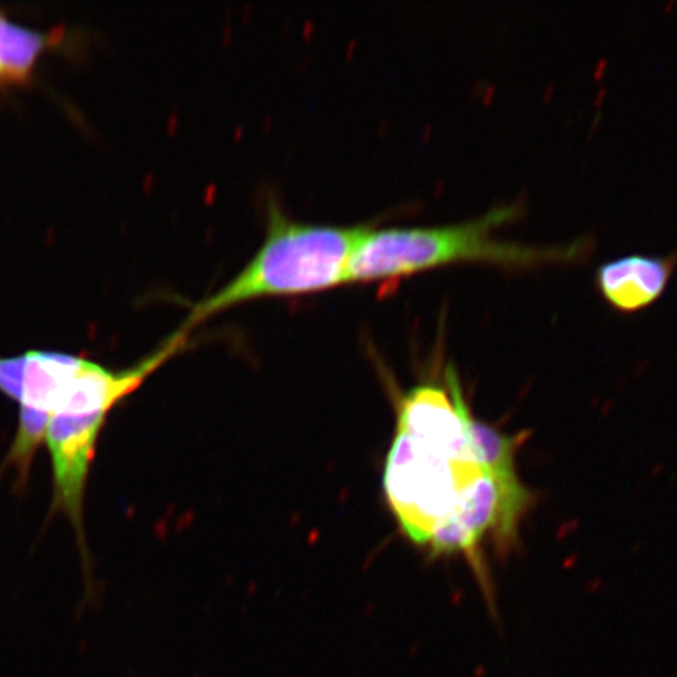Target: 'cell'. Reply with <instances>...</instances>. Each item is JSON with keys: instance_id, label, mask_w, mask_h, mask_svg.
I'll return each mask as SVG.
<instances>
[{"instance_id": "2", "label": "cell", "mask_w": 677, "mask_h": 677, "mask_svg": "<svg viewBox=\"0 0 677 677\" xmlns=\"http://www.w3.org/2000/svg\"><path fill=\"white\" fill-rule=\"evenodd\" d=\"M519 215V207L510 204L458 224L381 229L367 226L351 254L349 284L389 282L456 264L531 268L574 262L589 250L582 240L541 248L497 240L496 229Z\"/></svg>"}, {"instance_id": "1", "label": "cell", "mask_w": 677, "mask_h": 677, "mask_svg": "<svg viewBox=\"0 0 677 677\" xmlns=\"http://www.w3.org/2000/svg\"><path fill=\"white\" fill-rule=\"evenodd\" d=\"M471 409L453 366L445 387L419 384L400 402L383 486L403 533L430 549L488 475L471 442Z\"/></svg>"}, {"instance_id": "4", "label": "cell", "mask_w": 677, "mask_h": 677, "mask_svg": "<svg viewBox=\"0 0 677 677\" xmlns=\"http://www.w3.org/2000/svg\"><path fill=\"white\" fill-rule=\"evenodd\" d=\"M677 264V254L667 257L632 254L600 265L596 284L602 297L621 312L645 309L662 297Z\"/></svg>"}, {"instance_id": "3", "label": "cell", "mask_w": 677, "mask_h": 677, "mask_svg": "<svg viewBox=\"0 0 677 677\" xmlns=\"http://www.w3.org/2000/svg\"><path fill=\"white\" fill-rule=\"evenodd\" d=\"M367 224L295 222L268 202L264 240L235 276L193 304L182 323L190 331L207 318L262 298L298 297L349 284V264Z\"/></svg>"}, {"instance_id": "5", "label": "cell", "mask_w": 677, "mask_h": 677, "mask_svg": "<svg viewBox=\"0 0 677 677\" xmlns=\"http://www.w3.org/2000/svg\"><path fill=\"white\" fill-rule=\"evenodd\" d=\"M44 48V38L0 16V82L24 79Z\"/></svg>"}]
</instances>
